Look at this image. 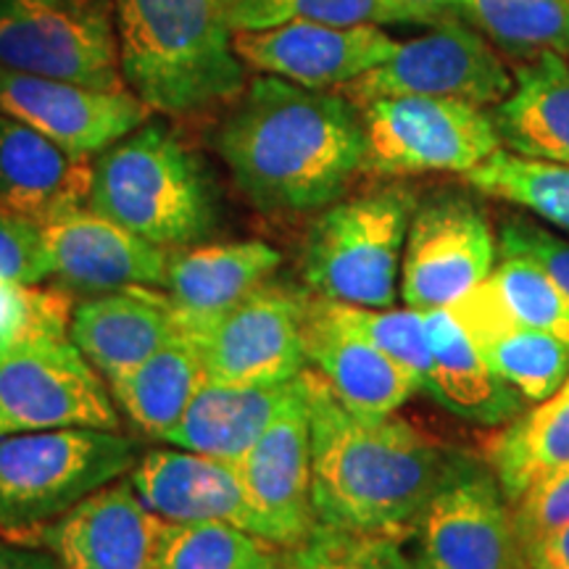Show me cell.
<instances>
[{
    "mask_svg": "<svg viewBox=\"0 0 569 569\" xmlns=\"http://www.w3.org/2000/svg\"><path fill=\"white\" fill-rule=\"evenodd\" d=\"M217 151L264 213H315L365 172V122L343 92L259 74L230 103Z\"/></svg>",
    "mask_w": 569,
    "mask_h": 569,
    "instance_id": "6da1fadb",
    "label": "cell"
},
{
    "mask_svg": "<svg viewBox=\"0 0 569 569\" xmlns=\"http://www.w3.org/2000/svg\"><path fill=\"white\" fill-rule=\"evenodd\" d=\"M311 501L319 525L407 538L453 451L407 419L348 411L306 367Z\"/></svg>",
    "mask_w": 569,
    "mask_h": 569,
    "instance_id": "7a4b0ae2",
    "label": "cell"
},
{
    "mask_svg": "<svg viewBox=\"0 0 569 569\" xmlns=\"http://www.w3.org/2000/svg\"><path fill=\"white\" fill-rule=\"evenodd\" d=\"M127 90L151 111L188 119L246 90L227 0H113Z\"/></svg>",
    "mask_w": 569,
    "mask_h": 569,
    "instance_id": "3957f363",
    "label": "cell"
},
{
    "mask_svg": "<svg viewBox=\"0 0 569 569\" xmlns=\"http://www.w3.org/2000/svg\"><path fill=\"white\" fill-rule=\"evenodd\" d=\"M71 309L63 288L27 284L24 317L0 338V438L122 427L101 372L71 343Z\"/></svg>",
    "mask_w": 569,
    "mask_h": 569,
    "instance_id": "277c9868",
    "label": "cell"
},
{
    "mask_svg": "<svg viewBox=\"0 0 569 569\" xmlns=\"http://www.w3.org/2000/svg\"><path fill=\"white\" fill-rule=\"evenodd\" d=\"M88 206L163 251L206 243L219 224L209 169L161 122H146L92 159Z\"/></svg>",
    "mask_w": 569,
    "mask_h": 569,
    "instance_id": "5b68a950",
    "label": "cell"
},
{
    "mask_svg": "<svg viewBox=\"0 0 569 569\" xmlns=\"http://www.w3.org/2000/svg\"><path fill=\"white\" fill-rule=\"evenodd\" d=\"M417 201L415 190L393 182L317 211L301 253L306 290L332 303L393 309Z\"/></svg>",
    "mask_w": 569,
    "mask_h": 569,
    "instance_id": "8992f818",
    "label": "cell"
},
{
    "mask_svg": "<svg viewBox=\"0 0 569 569\" xmlns=\"http://www.w3.org/2000/svg\"><path fill=\"white\" fill-rule=\"evenodd\" d=\"M138 453L119 430L61 427L0 438V532L32 543L98 488L124 478Z\"/></svg>",
    "mask_w": 569,
    "mask_h": 569,
    "instance_id": "52a82bcc",
    "label": "cell"
},
{
    "mask_svg": "<svg viewBox=\"0 0 569 569\" xmlns=\"http://www.w3.org/2000/svg\"><path fill=\"white\" fill-rule=\"evenodd\" d=\"M365 172L375 177L461 174L503 148L493 113L453 98L386 96L361 103Z\"/></svg>",
    "mask_w": 569,
    "mask_h": 569,
    "instance_id": "ba28073f",
    "label": "cell"
},
{
    "mask_svg": "<svg viewBox=\"0 0 569 569\" xmlns=\"http://www.w3.org/2000/svg\"><path fill=\"white\" fill-rule=\"evenodd\" d=\"M0 69L127 90L113 0H0Z\"/></svg>",
    "mask_w": 569,
    "mask_h": 569,
    "instance_id": "9c48e42d",
    "label": "cell"
},
{
    "mask_svg": "<svg viewBox=\"0 0 569 569\" xmlns=\"http://www.w3.org/2000/svg\"><path fill=\"white\" fill-rule=\"evenodd\" d=\"M411 536L417 569H530L493 469L465 453H451Z\"/></svg>",
    "mask_w": 569,
    "mask_h": 569,
    "instance_id": "30bf717a",
    "label": "cell"
},
{
    "mask_svg": "<svg viewBox=\"0 0 569 569\" xmlns=\"http://www.w3.org/2000/svg\"><path fill=\"white\" fill-rule=\"evenodd\" d=\"M498 264L493 219L465 190L417 201L401 259V301L417 311L448 309L488 280Z\"/></svg>",
    "mask_w": 569,
    "mask_h": 569,
    "instance_id": "8fae6325",
    "label": "cell"
},
{
    "mask_svg": "<svg viewBox=\"0 0 569 569\" xmlns=\"http://www.w3.org/2000/svg\"><path fill=\"white\" fill-rule=\"evenodd\" d=\"M511 88L515 74L493 42L465 19H446L340 92L356 106L386 96H427L493 109Z\"/></svg>",
    "mask_w": 569,
    "mask_h": 569,
    "instance_id": "7c38bea8",
    "label": "cell"
},
{
    "mask_svg": "<svg viewBox=\"0 0 569 569\" xmlns=\"http://www.w3.org/2000/svg\"><path fill=\"white\" fill-rule=\"evenodd\" d=\"M311 293L264 282L209 325L184 332L196 340L206 377L232 386L296 380L306 367L303 327Z\"/></svg>",
    "mask_w": 569,
    "mask_h": 569,
    "instance_id": "4fadbf2b",
    "label": "cell"
},
{
    "mask_svg": "<svg viewBox=\"0 0 569 569\" xmlns=\"http://www.w3.org/2000/svg\"><path fill=\"white\" fill-rule=\"evenodd\" d=\"M0 113L46 134L74 159H96L153 111L130 90H96L0 69Z\"/></svg>",
    "mask_w": 569,
    "mask_h": 569,
    "instance_id": "5bb4252c",
    "label": "cell"
},
{
    "mask_svg": "<svg viewBox=\"0 0 569 569\" xmlns=\"http://www.w3.org/2000/svg\"><path fill=\"white\" fill-rule=\"evenodd\" d=\"M248 503L269 543L290 549L317 528L311 501V422L306 369L296 393L272 419L264 436L234 461Z\"/></svg>",
    "mask_w": 569,
    "mask_h": 569,
    "instance_id": "9a60e30c",
    "label": "cell"
},
{
    "mask_svg": "<svg viewBox=\"0 0 569 569\" xmlns=\"http://www.w3.org/2000/svg\"><path fill=\"white\" fill-rule=\"evenodd\" d=\"M234 53L246 69L282 77L303 88L330 90L386 63L398 42L380 24L284 21L267 30L234 32Z\"/></svg>",
    "mask_w": 569,
    "mask_h": 569,
    "instance_id": "2e32d148",
    "label": "cell"
},
{
    "mask_svg": "<svg viewBox=\"0 0 569 569\" xmlns=\"http://www.w3.org/2000/svg\"><path fill=\"white\" fill-rule=\"evenodd\" d=\"M167 522L146 509L130 480H113L34 536L61 569H156Z\"/></svg>",
    "mask_w": 569,
    "mask_h": 569,
    "instance_id": "e0dca14e",
    "label": "cell"
},
{
    "mask_svg": "<svg viewBox=\"0 0 569 569\" xmlns=\"http://www.w3.org/2000/svg\"><path fill=\"white\" fill-rule=\"evenodd\" d=\"M53 277L69 290H106L146 284L161 288L167 280V253L138 234L111 222L90 206L71 209L42 224Z\"/></svg>",
    "mask_w": 569,
    "mask_h": 569,
    "instance_id": "ac0fdd59",
    "label": "cell"
},
{
    "mask_svg": "<svg viewBox=\"0 0 569 569\" xmlns=\"http://www.w3.org/2000/svg\"><path fill=\"white\" fill-rule=\"evenodd\" d=\"M127 475L146 509L163 522H227L264 538L238 469L230 461L184 448H151Z\"/></svg>",
    "mask_w": 569,
    "mask_h": 569,
    "instance_id": "d6986e66",
    "label": "cell"
},
{
    "mask_svg": "<svg viewBox=\"0 0 569 569\" xmlns=\"http://www.w3.org/2000/svg\"><path fill=\"white\" fill-rule=\"evenodd\" d=\"M303 348L311 372L353 415L390 417L419 393L415 377L340 322L317 296H311L306 315Z\"/></svg>",
    "mask_w": 569,
    "mask_h": 569,
    "instance_id": "ffe728a7",
    "label": "cell"
},
{
    "mask_svg": "<svg viewBox=\"0 0 569 569\" xmlns=\"http://www.w3.org/2000/svg\"><path fill=\"white\" fill-rule=\"evenodd\" d=\"M180 332L174 306L161 288L106 290L71 309L69 338L106 382L130 372Z\"/></svg>",
    "mask_w": 569,
    "mask_h": 569,
    "instance_id": "44dd1931",
    "label": "cell"
},
{
    "mask_svg": "<svg viewBox=\"0 0 569 569\" xmlns=\"http://www.w3.org/2000/svg\"><path fill=\"white\" fill-rule=\"evenodd\" d=\"M280 264L282 253L264 240H206L167 253L163 293L174 306L180 330L193 332L272 280Z\"/></svg>",
    "mask_w": 569,
    "mask_h": 569,
    "instance_id": "7402d4cb",
    "label": "cell"
},
{
    "mask_svg": "<svg viewBox=\"0 0 569 569\" xmlns=\"http://www.w3.org/2000/svg\"><path fill=\"white\" fill-rule=\"evenodd\" d=\"M92 161L0 113V206L38 224L88 206Z\"/></svg>",
    "mask_w": 569,
    "mask_h": 569,
    "instance_id": "603a6c76",
    "label": "cell"
},
{
    "mask_svg": "<svg viewBox=\"0 0 569 569\" xmlns=\"http://www.w3.org/2000/svg\"><path fill=\"white\" fill-rule=\"evenodd\" d=\"M432 372L422 393L478 427H503L528 409V401L498 377L451 309L425 311Z\"/></svg>",
    "mask_w": 569,
    "mask_h": 569,
    "instance_id": "cb8c5ba5",
    "label": "cell"
},
{
    "mask_svg": "<svg viewBox=\"0 0 569 569\" xmlns=\"http://www.w3.org/2000/svg\"><path fill=\"white\" fill-rule=\"evenodd\" d=\"M448 309L465 325L488 367L515 388L528 407L565 386L569 377V346L511 319L486 282Z\"/></svg>",
    "mask_w": 569,
    "mask_h": 569,
    "instance_id": "d4e9b609",
    "label": "cell"
},
{
    "mask_svg": "<svg viewBox=\"0 0 569 569\" xmlns=\"http://www.w3.org/2000/svg\"><path fill=\"white\" fill-rule=\"evenodd\" d=\"M298 382L301 375L272 386H232L206 377L163 443L234 465L264 436L272 419L296 393Z\"/></svg>",
    "mask_w": 569,
    "mask_h": 569,
    "instance_id": "484cf974",
    "label": "cell"
},
{
    "mask_svg": "<svg viewBox=\"0 0 569 569\" xmlns=\"http://www.w3.org/2000/svg\"><path fill=\"white\" fill-rule=\"evenodd\" d=\"M511 74L515 88L490 109L503 148L528 159L569 167L567 56L546 51L530 61H519Z\"/></svg>",
    "mask_w": 569,
    "mask_h": 569,
    "instance_id": "4316f807",
    "label": "cell"
},
{
    "mask_svg": "<svg viewBox=\"0 0 569 569\" xmlns=\"http://www.w3.org/2000/svg\"><path fill=\"white\" fill-rule=\"evenodd\" d=\"M206 369L196 340L180 330L142 365L109 382L113 403L124 417L156 440H163L180 422Z\"/></svg>",
    "mask_w": 569,
    "mask_h": 569,
    "instance_id": "83f0119b",
    "label": "cell"
},
{
    "mask_svg": "<svg viewBox=\"0 0 569 569\" xmlns=\"http://www.w3.org/2000/svg\"><path fill=\"white\" fill-rule=\"evenodd\" d=\"M486 461L511 503L532 482L569 465V377L549 398L498 427L486 443Z\"/></svg>",
    "mask_w": 569,
    "mask_h": 569,
    "instance_id": "f1b7e54d",
    "label": "cell"
},
{
    "mask_svg": "<svg viewBox=\"0 0 569 569\" xmlns=\"http://www.w3.org/2000/svg\"><path fill=\"white\" fill-rule=\"evenodd\" d=\"M459 11L511 59L546 51L569 59V0H459Z\"/></svg>",
    "mask_w": 569,
    "mask_h": 569,
    "instance_id": "f546056e",
    "label": "cell"
},
{
    "mask_svg": "<svg viewBox=\"0 0 569 569\" xmlns=\"http://www.w3.org/2000/svg\"><path fill=\"white\" fill-rule=\"evenodd\" d=\"M465 182L480 196L517 206L540 222L569 234V167L498 151L465 174Z\"/></svg>",
    "mask_w": 569,
    "mask_h": 569,
    "instance_id": "4dcf8cb0",
    "label": "cell"
},
{
    "mask_svg": "<svg viewBox=\"0 0 569 569\" xmlns=\"http://www.w3.org/2000/svg\"><path fill=\"white\" fill-rule=\"evenodd\" d=\"M156 569H282V549L227 522H167Z\"/></svg>",
    "mask_w": 569,
    "mask_h": 569,
    "instance_id": "1f68e13d",
    "label": "cell"
},
{
    "mask_svg": "<svg viewBox=\"0 0 569 569\" xmlns=\"http://www.w3.org/2000/svg\"><path fill=\"white\" fill-rule=\"evenodd\" d=\"M486 288L519 325L569 346V296L536 261L498 253V264L486 280Z\"/></svg>",
    "mask_w": 569,
    "mask_h": 569,
    "instance_id": "d6a6232c",
    "label": "cell"
},
{
    "mask_svg": "<svg viewBox=\"0 0 569 569\" xmlns=\"http://www.w3.org/2000/svg\"><path fill=\"white\" fill-rule=\"evenodd\" d=\"M227 19L234 32L267 30L284 21L322 24H415L396 0H227Z\"/></svg>",
    "mask_w": 569,
    "mask_h": 569,
    "instance_id": "836d02e7",
    "label": "cell"
},
{
    "mask_svg": "<svg viewBox=\"0 0 569 569\" xmlns=\"http://www.w3.org/2000/svg\"><path fill=\"white\" fill-rule=\"evenodd\" d=\"M401 540L317 522L301 543L282 549V569H417Z\"/></svg>",
    "mask_w": 569,
    "mask_h": 569,
    "instance_id": "e575fe53",
    "label": "cell"
},
{
    "mask_svg": "<svg viewBox=\"0 0 569 569\" xmlns=\"http://www.w3.org/2000/svg\"><path fill=\"white\" fill-rule=\"evenodd\" d=\"M325 301V298H322ZM327 309L340 322L365 336L375 348H380L388 359H393L403 372L415 377L422 393L432 372V353L425 332V311L409 309H361V306H343L325 301Z\"/></svg>",
    "mask_w": 569,
    "mask_h": 569,
    "instance_id": "d590c367",
    "label": "cell"
},
{
    "mask_svg": "<svg viewBox=\"0 0 569 569\" xmlns=\"http://www.w3.org/2000/svg\"><path fill=\"white\" fill-rule=\"evenodd\" d=\"M525 557L532 546L569 525V465L546 475L511 503Z\"/></svg>",
    "mask_w": 569,
    "mask_h": 569,
    "instance_id": "8d00e7d4",
    "label": "cell"
},
{
    "mask_svg": "<svg viewBox=\"0 0 569 569\" xmlns=\"http://www.w3.org/2000/svg\"><path fill=\"white\" fill-rule=\"evenodd\" d=\"M496 234L498 253L536 261L569 296V240L538 224L528 213H503Z\"/></svg>",
    "mask_w": 569,
    "mask_h": 569,
    "instance_id": "74e56055",
    "label": "cell"
},
{
    "mask_svg": "<svg viewBox=\"0 0 569 569\" xmlns=\"http://www.w3.org/2000/svg\"><path fill=\"white\" fill-rule=\"evenodd\" d=\"M0 277L19 284H42L51 280L42 224L0 206Z\"/></svg>",
    "mask_w": 569,
    "mask_h": 569,
    "instance_id": "f35d334b",
    "label": "cell"
},
{
    "mask_svg": "<svg viewBox=\"0 0 569 569\" xmlns=\"http://www.w3.org/2000/svg\"><path fill=\"white\" fill-rule=\"evenodd\" d=\"M530 569H569V525L528 551Z\"/></svg>",
    "mask_w": 569,
    "mask_h": 569,
    "instance_id": "ab89813d",
    "label": "cell"
},
{
    "mask_svg": "<svg viewBox=\"0 0 569 569\" xmlns=\"http://www.w3.org/2000/svg\"><path fill=\"white\" fill-rule=\"evenodd\" d=\"M0 569H61L48 549L32 543H0Z\"/></svg>",
    "mask_w": 569,
    "mask_h": 569,
    "instance_id": "60d3db41",
    "label": "cell"
},
{
    "mask_svg": "<svg viewBox=\"0 0 569 569\" xmlns=\"http://www.w3.org/2000/svg\"><path fill=\"white\" fill-rule=\"evenodd\" d=\"M415 19V24H438L446 19H461L459 0H396Z\"/></svg>",
    "mask_w": 569,
    "mask_h": 569,
    "instance_id": "b9f144b4",
    "label": "cell"
},
{
    "mask_svg": "<svg viewBox=\"0 0 569 569\" xmlns=\"http://www.w3.org/2000/svg\"><path fill=\"white\" fill-rule=\"evenodd\" d=\"M27 309V284L3 280L0 277V338L17 327Z\"/></svg>",
    "mask_w": 569,
    "mask_h": 569,
    "instance_id": "7bdbcfd3",
    "label": "cell"
}]
</instances>
